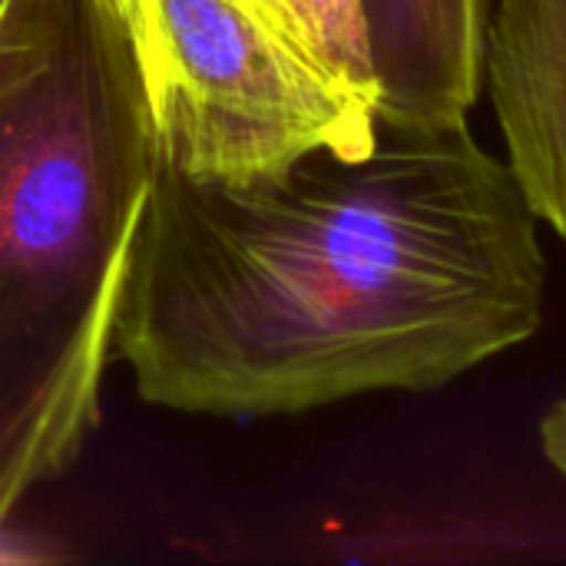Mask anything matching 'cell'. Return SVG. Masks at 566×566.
Instances as JSON below:
<instances>
[{"label": "cell", "mask_w": 566, "mask_h": 566, "mask_svg": "<svg viewBox=\"0 0 566 566\" xmlns=\"http://www.w3.org/2000/svg\"><path fill=\"white\" fill-rule=\"evenodd\" d=\"M547 255L468 119L395 126L219 189L159 166L116 355L143 401L209 418L438 391L544 322Z\"/></svg>", "instance_id": "1"}, {"label": "cell", "mask_w": 566, "mask_h": 566, "mask_svg": "<svg viewBox=\"0 0 566 566\" xmlns=\"http://www.w3.org/2000/svg\"><path fill=\"white\" fill-rule=\"evenodd\" d=\"M156 172L116 0H23L0 30V527L99 424Z\"/></svg>", "instance_id": "2"}, {"label": "cell", "mask_w": 566, "mask_h": 566, "mask_svg": "<svg viewBox=\"0 0 566 566\" xmlns=\"http://www.w3.org/2000/svg\"><path fill=\"white\" fill-rule=\"evenodd\" d=\"M159 166L245 189L318 153L361 156L378 109L322 73L252 0H139L129 23Z\"/></svg>", "instance_id": "3"}, {"label": "cell", "mask_w": 566, "mask_h": 566, "mask_svg": "<svg viewBox=\"0 0 566 566\" xmlns=\"http://www.w3.org/2000/svg\"><path fill=\"white\" fill-rule=\"evenodd\" d=\"M481 90L531 212L566 242V0H494Z\"/></svg>", "instance_id": "4"}, {"label": "cell", "mask_w": 566, "mask_h": 566, "mask_svg": "<svg viewBox=\"0 0 566 566\" xmlns=\"http://www.w3.org/2000/svg\"><path fill=\"white\" fill-rule=\"evenodd\" d=\"M378 83V119H468L481 90L494 0H358Z\"/></svg>", "instance_id": "5"}, {"label": "cell", "mask_w": 566, "mask_h": 566, "mask_svg": "<svg viewBox=\"0 0 566 566\" xmlns=\"http://www.w3.org/2000/svg\"><path fill=\"white\" fill-rule=\"evenodd\" d=\"M322 73L378 109V83L358 0H252Z\"/></svg>", "instance_id": "6"}, {"label": "cell", "mask_w": 566, "mask_h": 566, "mask_svg": "<svg viewBox=\"0 0 566 566\" xmlns=\"http://www.w3.org/2000/svg\"><path fill=\"white\" fill-rule=\"evenodd\" d=\"M541 451L551 461V468L566 481V398L551 405L541 418Z\"/></svg>", "instance_id": "7"}, {"label": "cell", "mask_w": 566, "mask_h": 566, "mask_svg": "<svg viewBox=\"0 0 566 566\" xmlns=\"http://www.w3.org/2000/svg\"><path fill=\"white\" fill-rule=\"evenodd\" d=\"M23 7V0H0V30L10 23V17Z\"/></svg>", "instance_id": "8"}, {"label": "cell", "mask_w": 566, "mask_h": 566, "mask_svg": "<svg viewBox=\"0 0 566 566\" xmlns=\"http://www.w3.org/2000/svg\"><path fill=\"white\" fill-rule=\"evenodd\" d=\"M116 7H119L123 20H126V27H129V23H133V17H136V7H139V0H116Z\"/></svg>", "instance_id": "9"}]
</instances>
